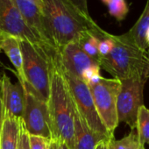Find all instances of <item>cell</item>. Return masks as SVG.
Wrapping results in <instances>:
<instances>
[{
    "label": "cell",
    "instance_id": "cell-1",
    "mask_svg": "<svg viewBox=\"0 0 149 149\" xmlns=\"http://www.w3.org/2000/svg\"><path fill=\"white\" fill-rule=\"evenodd\" d=\"M44 26L48 42L58 51L76 42L80 36L97 25L84 16L68 0H40Z\"/></svg>",
    "mask_w": 149,
    "mask_h": 149
},
{
    "label": "cell",
    "instance_id": "cell-2",
    "mask_svg": "<svg viewBox=\"0 0 149 149\" xmlns=\"http://www.w3.org/2000/svg\"><path fill=\"white\" fill-rule=\"evenodd\" d=\"M111 38L113 47L106 56L100 58V68L118 80L146 82L149 79V50L140 48L128 32L120 35L111 33Z\"/></svg>",
    "mask_w": 149,
    "mask_h": 149
},
{
    "label": "cell",
    "instance_id": "cell-3",
    "mask_svg": "<svg viewBox=\"0 0 149 149\" xmlns=\"http://www.w3.org/2000/svg\"><path fill=\"white\" fill-rule=\"evenodd\" d=\"M47 106L53 139L74 149V103L59 62L51 67Z\"/></svg>",
    "mask_w": 149,
    "mask_h": 149
},
{
    "label": "cell",
    "instance_id": "cell-4",
    "mask_svg": "<svg viewBox=\"0 0 149 149\" xmlns=\"http://www.w3.org/2000/svg\"><path fill=\"white\" fill-rule=\"evenodd\" d=\"M0 33L28 41L46 55L51 65L59 62V51L27 25L13 0H0Z\"/></svg>",
    "mask_w": 149,
    "mask_h": 149
},
{
    "label": "cell",
    "instance_id": "cell-5",
    "mask_svg": "<svg viewBox=\"0 0 149 149\" xmlns=\"http://www.w3.org/2000/svg\"><path fill=\"white\" fill-rule=\"evenodd\" d=\"M25 82L46 102L49 97L51 65L46 55L33 45L20 40Z\"/></svg>",
    "mask_w": 149,
    "mask_h": 149
},
{
    "label": "cell",
    "instance_id": "cell-6",
    "mask_svg": "<svg viewBox=\"0 0 149 149\" xmlns=\"http://www.w3.org/2000/svg\"><path fill=\"white\" fill-rule=\"evenodd\" d=\"M61 72L67 82L74 107L84 119L88 126L97 133L106 136H113L114 134L108 132L99 118L88 84L63 68H61Z\"/></svg>",
    "mask_w": 149,
    "mask_h": 149
},
{
    "label": "cell",
    "instance_id": "cell-7",
    "mask_svg": "<svg viewBox=\"0 0 149 149\" xmlns=\"http://www.w3.org/2000/svg\"><path fill=\"white\" fill-rule=\"evenodd\" d=\"M20 84L25 91L22 122L26 132L29 135L53 139L47 102L43 100L26 82Z\"/></svg>",
    "mask_w": 149,
    "mask_h": 149
},
{
    "label": "cell",
    "instance_id": "cell-8",
    "mask_svg": "<svg viewBox=\"0 0 149 149\" xmlns=\"http://www.w3.org/2000/svg\"><path fill=\"white\" fill-rule=\"evenodd\" d=\"M120 85V80L117 78L102 77L98 84L89 86L99 118L111 134H114L118 125L117 98Z\"/></svg>",
    "mask_w": 149,
    "mask_h": 149
},
{
    "label": "cell",
    "instance_id": "cell-9",
    "mask_svg": "<svg viewBox=\"0 0 149 149\" xmlns=\"http://www.w3.org/2000/svg\"><path fill=\"white\" fill-rule=\"evenodd\" d=\"M120 83L117 98L118 123H125L131 130H135L138 111L144 105L143 91L146 82L138 79H123Z\"/></svg>",
    "mask_w": 149,
    "mask_h": 149
},
{
    "label": "cell",
    "instance_id": "cell-10",
    "mask_svg": "<svg viewBox=\"0 0 149 149\" xmlns=\"http://www.w3.org/2000/svg\"><path fill=\"white\" fill-rule=\"evenodd\" d=\"M59 62L61 68L81 80L89 68L99 66L98 62L91 58L77 42H71L59 50Z\"/></svg>",
    "mask_w": 149,
    "mask_h": 149
},
{
    "label": "cell",
    "instance_id": "cell-11",
    "mask_svg": "<svg viewBox=\"0 0 149 149\" xmlns=\"http://www.w3.org/2000/svg\"><path fill=\"white\" fill-rule=\"evenodd\" d=\"M0 87L4 113L22 119L25 109V91L22 84L13 83L6 73L0 77Z\"/></svg>",
    "mask_w": 149,
    "mask_h": 149
},
{
    "label": "cell",
    "instance_id": "cell-12",
    "mask_svg": "<svg viewBox=\"0 0 149 149\" xmlns=\"http://www.w3.org/2000/svg\"><path fill=\"white\" fill-rule=\"evenodd\" d=\"M111 137L92 131L74 104V149H95L97 144Z\"/></svg>",
    "mask_w": 149,
    "mask_h": 149
},
{
    "label": "cell",
    "instance_id": "cell-13",
    "mask_svg": "<svg viewBox=\"0 0 149 149\" xmlns=\"http://www.w3.org/2000/svg\"><path fill=\"white\" fill-rule=\"evenodd\" d=\"M13 2L17 6L27 25L41 39L49 43L47 39L46 30L44 26L40 0H13Z\"/></svg>",
    "mask_w": 149,
    "mask_h": 149
},
{
    "label": "cell",
    "instance_id": "cell-14",
    "mask_svg": "<svg viewBox=\"0 0 149 149\" xmlns=\"http://www.w3.org/2000/svg\"><path fill=\"white\" fill-rule=\"evenodd\" d=\"M0 49L6 54L15 68L19 82H25L23 72V54L20 47V40L14 36L2 33L1 41H0Z\"/></svg>",
    "mask_w": 149,
    "mask_h": 149
},
{
    "label": "cell",
    "instance_id": "cell-15",
    "mask_svg": "<svg viewBox=\"0 0 149 149\" xmlns=\"http://www.w3.org/2000/svg\"><path fill=\"white\" fill-rule=\"evenodd\" d=\"M21 119L4 113L0 132V149H17Z\"/></svg>",
    "mask_w": 149,
    "mask_h": 149
},
{
    "label": "cell",
    "instance_id": "cell-16",
    "mask_svg": "<svg viewBox=\"0 0 149 149\" xmlns=\"http://www.w3.org/2000/svg\"><path fill=\"white\" fill-rule=\"evenodd\" d=\"M103 33L104 29L97 25L96 27L92 30L84 33L80 36L78 40L76 41L91 58L94 59L97 62H99L100 59L98 53V44L100 39L103 37Z\"/></svg>",
    "mask_w": 149,
    "mask_h": 149
},
{
    "label": "cell",
    "instance_id": "cell-17",
    "mask_svg": "<svg viewBox=\"0 0 149 149\" xmlns=\"http://www.w3.org/2000/svg\"><path fill=\"white\" fill-rule=\"evenodd\" d=\"M149 27V0H146L145 8L137 19L133 26L128 31L134 42L142 49L148 50L149 47L146 42V33Z\"/></svg>",
    "mask_w": 149,
    "mask_h": 149
},
{
    "label": "cell",
    "instance_id": "cell-18",
    "mask_svg": "<svg viewBox=\"0 0 149 149\" xmlns=\"http://www.w3.org/2000/svg\"><path fill=\"white\" fill-rule=\"evenodd\" d=\"M136 132L141 145L149 144V109L142 105L139 111L136 120Z\"/></svg>",
    "mask_w": 149,
    "mask_h": 149
},
{
    "label": "cell",
    "instance_id": "cell-19",
    "mask_svg": "<svg viewBox=\"0 0 149 149\" xmlns=\"http://www.w3.org/2000/svg\"><path fill=\"white\" fill-rule=\"evenodd\" d=\"M140 145L136 130H132L128 135L120 139L111 137L108 142V149H139Z\"/></svg>",
    "mask_w": 149,
    "mask_h": 149
},
{
    "label": "cell",
    "instance_id": "cell-20",
    "mask_svg": "<svg viewBox=\"0 0 149 149\" xmlns=\"http://www.w3.org/2000/svg\"><path fill=\"white\" fill-rule=\"evenodd\" d=\"M101 2L107 7L109 14L118 22L123 21L129 13L126 0H101Z\"/></svg>",
    "mask_w": 149,
    "mask_h": 149
},
{
    "label": "cell",
    "instance_id": "cell-21",
    "mask_svg": "<svg viewBox=\"0 0 149 149\" xmlns=\"http://www.w3.org/2000/svg\"><path fill=\"white\" fill-rule=\"evenodd\" d=\"M112 47H113V41L111 38V33L106 31H104L103 37L100 39L98 44V53L100 58L106 56L111 51Z\"/></svg>",
    "mask_w": 149,
    "mask_h": 149
},
{
    "label": "cell",
    "instance_id": "cell-22",
    "mask_svg": "<svg viewBox=\"0 0 149 149\" xmlns=\"http://www.w3.org/2000/svg\"><path fill=\"white\" fill-rule=\"evenodd\" d=\"M51 140L40 136L29 135L30 149H49Z\"/></svg>",
    "mask_w": 149,
    "mask_h": 149
},
{
    "label": "cell",
    "instance_id": "cell-23",
    "mask_svg": "<svg viewBox=\"0 0 149 149\" xmlns=\"http://www.w3.org/2000/svg\"><path fill=\"white\" fill-rule=\"evenodd\" d=\"M17 149H30V142H29V134L26 132L24 124L20 122V129H19V137Z\"/></svg>",
    "mask_w": 149,
    "mask_h": 149
},
{
    "label": "cell",
    "instance_id": "cell-24",
    "mask_svg": "<svg viewBox=\"0 0 149 149\" xmlns=\"http://www.w3.org/2000/svg\"><path fill=\"white\" fill-rule=\"evenodd\" d=\"M68 1L76 7L84 16L91 18L89 8H88V0H68Z\"/></svg>",
    "mask_w": 149,
    "mask_h": 149
},
{
    "label": "cell",
    "instance_id": "cell-25",
    "mask_svg": "<svg viewBox=\"0 0 149 149\" xmlns=\"http://www.w3.org/2000/svg\"><path fill=\"white\" fill-rule=\"evenodd\" d=\"M100 69H101V68H100V66H98V65L89 68L84 73L83 81H84V82L87 84V83L89 82V80L94 76V74L100 73Z\"/></svg>",
    "mask_w": 149,
    "mask_h": 149
},
{
    "label": "cell",
    "instance_id": "cell-26",
    "mask_svg": "<svg viewBox=\"0 0 149 149\" xmlns=\"http://www.w3.org/2000/svg\"><path fill=\"white\" fill-rule=\"evenodd\" d=\"M3 118H4V109H3V103H2V97H1V87H0V132H1Z\"/></svg>",
    "mask_w": 149,
    "mask_h": 149
},
{
    "label": "cell",
    "instance_id": "cell-27",
    "mask_svg": "<svg viewBox=\"0 0 149 149\" xmlns=\"http://www.w3.org/2000/svg\"><path fill=\"white\" fill-rule=\"evenodd\" d=\"M113 137V136H112ZM104 139L103 141H101L99 144H97V146L95 147V149H108V142H109V139Z\"/></svg>",
    "mask_w": 149,
    "mask_h": 149
},
{
    "label": "cell",
    "instance_id": "cell-28",
    "mask_svg": "<svg viewBox=\"0 0 149 149\" xmlns=\"http://www.w3.org/2000/svg\"><path fill=\"white\" fill-rule=\"evenodd\" d=\"M56 149H69V148H68V146L64 142H62V141H56Z\"/></svg>",
    "mask_w": 149,
    "mask_h": 149
},
{
    "label": "cell",
    "instance_id": "cell-29",
    "mask_svg": "<svg viewBox=\"0 0 149 149\" xmlns=\"http://www.w3.org/2000/svg\"><path fill=\"white\" fill-rule=\"evenodd\" d=\"M49 149H56V141H55L54 139H52V140H51Z\"/></svg>",
    "mask_w": 149,
    "mask_h": 149
},
{
    "label": "cell",
    "instance_id": "cell-30",
    "mask_svg": "<svg viewBox=\"0 0 149 149\" xmlns=\"http://www.w3.org/2000/svg\"><path fill=\"white\" fill-rule=\"evenodd\" d=\"M146 44H147V46L149 47V27H148V29H147V31L146 33Z\"/></svg>",
    "mask_w": 149,
    "mask_h": 149
},
{
    "label": "cell",
    "instance_id": "cell-31",
    "mask_svg": "<svg viewBox=\"0 0 149 149\" xmlns=\"http://www.w3.org/2000/svg\"><path fill=\"white\" fill-rule=\"evenodd\" d=\"M139 149H145V146L144 145H140V146H139Z\"/></svg>",
    "mask_w": 149,
    "mask_h": 149
},
{
    "label": "cell",
    "instance_id": "cell-32",
    "mask_svg": "<svg viewBox=\"0 0 149 149\" xmlns=\"http://www.w3.org/2000/svg\"><path fill=\"white\" fill-rule=\"evenodd\" d=\"M1 34H2V33H0V41H1ZM0 53H1V49H0Z\"/></svg>",
    "mask_w": 149,
    "mask_h": 149
}]
</instances>
